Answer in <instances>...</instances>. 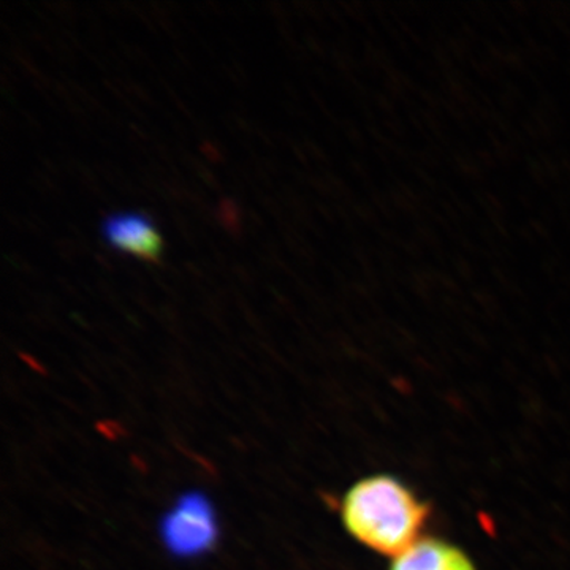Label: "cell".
<instances>
[{"label":"cell","mask_w":570,"mask_h":570,"mask_svg":"<svg viewBox=\"0 0 570 570\" xmlns=\"http://www.w3.org/2000/svg\"><path fill=\"white\" fill-rule=\"evenodd\" d=\"M100 232L105 242L116 250L145 262H159L164 243L153 220L135 212L112 213L105 217Z\"/></svg>","instance_id":"3"},{"label":"cell","mask_w":570,"mask_h":570,"mask_svg":"<svg viewBox=\"0 0 570 570\" xmlns=\"http://www.w3.org/2000/svg\"><path fill=\"white\" fill-rule=\"evenodd\" d=\"M389 570H478L460 547L445 540L425 538L393 558Z\"/></svg>","instance_id":"4"},{"label":"cell","mask_w":570,"mask_h":570,"mask_svg":"<svg viewBox=\"0 0 570 570\" xmlns=\"http://www.w3.org/2000/svg\"><path fill=\"white\" fill-rule=\"evenodd\" d=\"M428 517V504L389 474L358 480L341 502V520L348 534L366 549L392 558L422 539Z\"/></svg>","instance_id":"1"},{"label":"cell","mask_w":570,"mask_h":570,"mask_svg":"<svg viewBox=\"0 0 570 570\" xmlns=\"http://www.w3.org/2000/svg\"><path fill=\"white\" fill-rule=\"evenodd\" d=\"M165 546L179 557H195L212 549L217 538L216 515L200 494H187L176 502L163 521Z\"/></svg>","instance_id":"2"}]
</instances>
